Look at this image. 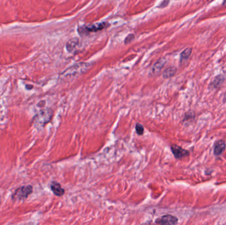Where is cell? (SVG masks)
<instances>
[{
    "label": "cell",
    "mask_w": 226,
    "mask_h": 225,
    "mask_svg": "<svg viewBox=\"0 0 226 225\" xmlns=\"http://www.w3.org/2000/svg\"><path fill=\"white\" fill-rule=\"evenodd\" d=\"M169 0H164V1H163L162 2V3L160 5V7H161V8L165 7H167L168 6V4H169Z\"/></svg>",
    "instance_id": "cell-15"
},
{
    "label": "cell",
    "mask_w": 226,
    "mask_h": 225,
    "mask_svg": "<svg viewBox=\"0 0 226 225\" xmlns=\"http://www.w3.org/2000/svg\"><path fill=\"white\" fill-rule=\"evenodd\" d=\"M79 43V39L77 38H72V39L70 40L68 43L66 44V49L68 52H71V51H73L75 48L76 47V46L78 45V44Z\"/></svg>",
    "instance_id": "cell-10"
},
{
    "label": "cell",
    "mask_w": 226,
    "mask_h": 225,
    "mask_svg": "<svg viewBox=\"0 0 226 225\" xmlns=\"http://www.w3.org/2000/svg\"><path fill=\"white\" fill-rule=\"evenodd\" d=\"M224 5H226V0H224Z\"/></svg>",
    "instance_id": "cell-16"
},
{
    "label": "cell",
    "mask_w": 226,
    "mask_h": 225,
    "mask_svg": "<svg viewBox=\"0 0 226 225\" xmlns=\"http://www.w3.org/2000/svg\"><path fill=\"white\" fill-rule=\"evenodd\" d=\"M192 52V49L191 48H186V50H185L183 52L181 53V57L182 60H187L190 57V54Z\"/></svg>",
    "instance_id": "cell-12"
},
{
    "label": "cell",
    "mask_w": 226,
    "mask_h": 225,
    "mask_svg": "<svg viewBox=\"0 0 226 225\" xmlns=\"http://www.w3.org/2000/svg\"><path fill=\"white\" fill-rule=\"evenodd\" d=\"M177 72V69L174 67H170L166 69L163 73V76L164 78H169L173 76Z\"/></svg>",
    "instance_id": "cell-11"
},
{
    "label": "cell",
    "mask_w": 226,
    "mask_h": 225,
    "mask_svg": "<svg viewBox=\"0 0 226 225\" xmlns=\"http://www.w3.org/2000/svg\"><path fill=\"white\" fill-rule=\"evenodd\" d=\"M53 116V112L51 110H42L40 112V114L38 115L37 118V122L42 124V125H45L46 123L49 122L52 117Z\"/></svg>",
    "instance_id": "cell-4"
},
{
    "label": "cell",
    "mask_w": 226,
    "mask_h": 225,
    "mask_svg": "<svg viewBox=\"0 0 226 225\" xmlns=\"http://www.w3.org/2000/svg\"><path fill=\"white\" fill-rule=\"evenodd\" d=\"M171 149L176 159H182V158L186 157L189 155V152L186 150L176 145H172L171 147Z\"/></svg>",
    "instance_id": "cell-5"
},
{
    "label": "cell",
    "mask_w": 226,
    "mask_h": 225,
    "mask_svg": "<svg viewBox=\"0 0 226 225\" xmlns=\"http://www.w3.org/2000/svg\"><path fill=\"white\" fill-rule=\"evenodd\" d=\"M177 223V218L171 215H164L161 218V219H157L156 221L157 224H176Z\"/></svg>",
    "instance_id": "cell-6"
},
{
    "label": "cell",
    "mask_w": 226,
    "mask_h": 225,
    "mask_svg": "<svg viewBox=\"0 0 226 225\" xmlns=\"http://www.w3.org/2000/svg\"><path fill=\"white\" fill-rule=\"evenodd\" d=\"M166 62V60L164 58H162L159 60L156 63L154 64L153 67V72L154 74H157L161 71L163 67L165 65Z\"/></svg>",
    "instance_id": "cell-9"
},
{
    "label": "cell",
    "mask_w": 226,
    "mask_h": 225,
    "mask_svg": "<svg viewBox=\"0 0 226 225\" xmlns=\"http://www.w3.org/2000/svg\"><path fill=\"white\" fill-rule=\"evenodd\" d=\"M136 131L138 135H142L144 132V128L140 123H137L136 125Z\"/></svg>",
    "instance_id": "cell-13"
},
{
    "label": "cell",
    "mask_w": 226,
    "mask_h": 225,
    "mask_svg": "<svg viewBox=\"0 0 226 225\" xmlns=\"http://www.w3.org/2000/svg\"><path fill=\"white\" fill-rule=\"evenodd\" d=\"M50 188L51 190L53 191V193L56 196H62L64 194L65 190L62 188V185L59 184L56 182V181H53V182L50 185Z\"/></svg>",
    "instance_id": "cell-7"
},
{
    "label": "cell",
    "mask_w": 226,
    "mask_h": 225,
    "mask_svg": "<svg viewBox=\"0 0 226 225\" xmlns=\"http://www.w3.org/2000/svg\"><path fill=\"white\" fill-rule=\"evenodd\" d=\"M134 39V35H132V34H130V35H128V36H126V38H125L124 43H125V44H128V43L131 42H132Z\"/></svg>",
    "instance_id": "cell-14"
},
{
    "label": "cell",
    "mask_w": 226,
    "mask_h": 225,
    "mask_svg": "<svg viewBox=\"0 0 226 225\" xmlns=\"http://www.w3.org/2000/svg\"><path fill=\"white\" fill-rule=\"evenodd\" d=\"M32 192V187L31 185L23 186L17 190L13 195V198L15 199H23L27 198Z\"/></svg>",
    "instance_id": "cell-2"
},
{
    "label": "cell",
    "mask_w": 226,
    "mask_h": 225,
    "mask_svg": "<svg viewBox=\"0 0 226 225\" xmlns=\"http://www.w3.org/2000/svg\"><path fill=\"white\" fill-rule=\"evenodd\" d=\"M225 149V143L224 141L220 140L215 143L214 146V153L216 155H220L223 153Z\"/></svg>",
    "instance_id": "cell-8"
},
{
    "label": "cell",
    "mask_w": 226,
    "mask_h": 225,
    "mask_svg": "<svg viewBox=\"0 0 226 225\" xmlns=\"http://www.w3.org/2000/svg\"><path fill=\"white\" fill-rule=\"evenodd\" d=\"M91 67L89 64L85 63H80L74 66L71 67L64 74L65 77L68 78V79L75 78L81 74L85 73Z\"/></svg>",
    "instance_id": "cell-1"
},
{
    "label": "cell",
    "mask_w": 226,
    "mask_h": 225,
    "mask_svg": "<svg viewBox=\"0 0 226 225\" xmlns=\"http://www.w3.org/2000/svg\"><path fill=\"white\" fill-rule=\"evenodd\" d=\"M109 26V24L107 23H99L97 24H93V25H90L86 27H81V32H97L100 30H103L106 27ZM80 32V33H81Z\"/></svg>",
    "instance_id": "cell-3"
}]
</instances>
